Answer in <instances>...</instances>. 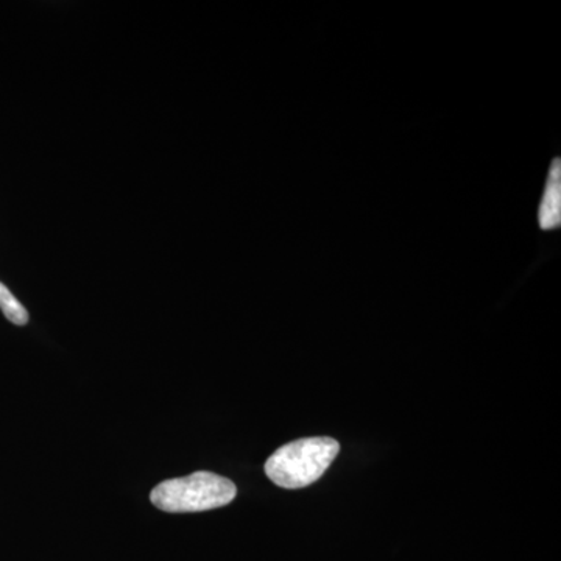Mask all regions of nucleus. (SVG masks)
<instances>
[{
	"label": "nucleus",
	"mask_w": 561,
	"mask_h": 561,
	"mask_svg": "<svg viewBox=\"0 0 561 561\" xmlns=\"http://www.w3.org/2000/svg\"><path fill=\"white\" fill-rule=\"evenodd\" d=\"M339 451L341 445L331 437L302 438L287 443L268 457L265 474L283 489H305L319 481Z\"/></svg>",
	"instance_id": "1"
},
{
	"label": "nucleus",
	"mask_w": 561,
	"mask_h": 561,
	"mask_svg": "<svg viewBox=\"0 0 561 561\" xmlns=\"http://www.w3.org/2000/svg\"><path fill=\"white\" fill-rule=\"evenodd\" d=\"M238 489L230 479L201 471L187 478L161 482L150 494L154 507L169 513H194L225 507Z\"/></svg>",
	"instance_id": "2"
},
{
	"label": "nucleus",
	"mask_w": 561,
	"mask_h": 561,
	"mask_svg": "<svg viewBox=\"0 0 561 561\" xmlns=\"http://www.w3.org/2000/svg\"><path fill=\"white\" fill-rule=\"evenodd\" d=\"M538 221H540V227L545 228V230L560 227L561 161L559 158L552 161L551 171H549L548 183H546L540 209H538Z\"/></svg>",
	"instance_id": "3"
},
{
	"label": "nucleus",
	"mask_w": 561,
	"mask_h": 561,
	"mask_svg": "<svg viewBox=\"0 0 561 561\" xmlns=\"http://www.w3.org/2000/svg\"><path fill=\"white\" fill-rule=\"evenodd\" d=\"M0 309H2L7 320L18 324V327H24L28 323V312L25 311L20 300L11 294L9 287L2 283H0Z\"/></svg>",
	"instance_id": "4"
}]
</instances>
